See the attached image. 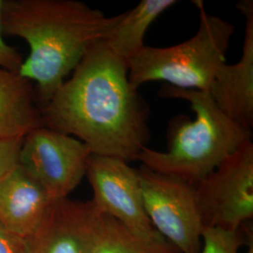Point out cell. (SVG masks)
<instances>
[{
  "instance_id": "ac0fdd59",
  "label": "cell",
  "mask_w": 253,
  "mask_h": 253,
  "mask_svg": "<svg viewBox=\"0 0 253 253\" xmlns=\"http://www.w3.org/2000/svg\"><path fill=\"white\" fill-rule=\"evenodd\" d=\"M0 253H29L27 240L10 234L0 225Z\"/></svg>"
},
{
  "instance_id": "7c38bea8",
  "label": "cell",
  "mask_w": 253,
  "mask_h": 253,
  "mask_svg": "<svg viewBox=\"0 0 253 253\" xmlns=\"http://www.w3.org/2000/svg\"><path fill=\"white\" fill-rule=\"evenodd\" d=\"M43 126L32 82L0 68V141L24 139Z\"/></svg>"
},
{
  "instance_id": "30bf717a",
  "label": "cell",
  "mask_w": 253,
  "mask_h": 253,
  "mask_svg": "<svg viewBox=\"0 0 253 253\" xmlns=\"http://www.w3.org/2000/svg\"><path fill=\"white\" fill-rule=\"evenodd\" d=\"M237 9L244 15L243 51L237 63L222 64L208 93L228 118L252 130L253 126V2L242 0Z\"/></svg>"
},
{
  "instance_id": "5b68a950",
  "label": "cell",
  "mask_w": 253,
  "mask_h": 253,
  "mask_svg": "<svg viewBox=\"0 0 253 253\" xmlns=\"http://www.w3.org/2000/svg\"><path fill=\"white\" fill-rule=\"evenodd\" d=\"M145 213L154 229L179 253H201L205 224L193 184L138 169Z\"/></svg>"
},
{
  "instance_id": "5bb4252c",
  "label": "cell",
  "mask_w": 253,
  "mask_h": 253,
  "mask_svg": "<svg viewBox=\"0 0 253 253\" xmlns=\"http://www.w3.org/2000/svg\"><path fill=\"white\" fill-rule=\"evenodd\" d=\"M92 253H179L167 241L152 243L131 233L116 219L100 216Z\"/></svg>"
},
{
  "instance_id": "9a60e30c",
  "label": "cell",
  "mask_w": 253,
  "mask_h": 253,
  "mask_svg": "<svg viewBox=\"0 0 253 253\" xmlns=\"http://www.w3.org/2000/svg\"><path fill=\"white\" fill-rule=\"evenodd\" d=\"M246 235L216 228H205L201 253H253V231L250 222L242 227Z\"/></svg>"
},
{
  "instance_id": "7a4b0ae2",
  "label": "cell",
  "mask_w": 253,
  "mask_h": 253,
  "mask_svg": "<svg viewBox=\"0 0 253 253\" xmlns=\"http://www.w3.org/2000/svg\"><path fill=\"white\" fill-rule=\"evenodd\" d=\"M120 15L106 16L77 0H4L3 34L19 37L29 46L18 73L35 83L40 108L54 97L91 47L103 41Z\"/></svg>"
},
{
  "instance_id": "4fadbf2b",
  "label": "cell",
  "mask_w": 253,
  "mask_h": 253,
  "mask_svg": "<svg viewBox=\"0 0 253 253\" xmlns=\"http://www.w3.org/2000/svg\"><path fill=\"white\" fill-rule=\"evenodd\" d=\"M176 3L175 0H142L133 9L121 13L102 42L113 54L128 62L145 48V34L154 21Z\"/></svg>"
},
{
  "instance_id": "52a82bcc",
  "label": "cell",
  "mask_w": 253,
  "mask_h": 253,
  "mask_svg": "<svg viewBox=\"0 0 253 253\" xmlns=\"http://www.w3.org/2000/svg\"><path fill=\"white\" fill-rule=\"evenodd\" d=\"M91 154L77 138L40 126L23 139L18 163L54 202L80 184Z\"/></svg>"
},
{
  "instance_id": "e0dca14e",
  "label": "cell",
  "mask_w": 253,
  "mask_h": 253,
  "mask_svg": "<svg viewBox=\"0 0 253 253\" xmlns=\"http://www.w3.org/2000/svg\"><path fill=\"white\" fill-rule=\"evenodd\" d=\"M23 139L0 141V178L18 163Z\"/></svg>"
},
{
  "instance_id": "9c48e42d",
  "label": "cell",
  "mask_w": 253,
  "mask_h": 253,
  "mask_svg": "<svg viewBox=\"0 0 253 253\" xmlns=\"http://www.w3.org/2000/svg\"><path fill=\"white\" fill-rule=\"evenodd\" d=\"M100 212L92 201H54L36 233L29 253H92Z\"/></svg>"
},
{
  "instance_id": "2e32d148",
  "label": "cell",
  "mask_w": 253,
  "mask_h": 253,
  "mask_svg": "<svg viewBox=\"0 0 253 253\" xmlns=\"http://www.w3.org/2000/svg\"><path fill=\"white\" fill-rule=\"evenodd\" d=\"M4 0H0V68L10 72L18 73L24 61L23 56L13 46L8 44L4 40L2 30V9Z\"/></svg>"
},
{
  "instance_id": "ba28073f",
  "label": "cell",
  "mask_w": 253,
  "mask_h": 253,
  "mask_svg": "<svg viewBox=\"0 0 253 253\" xmlns=\"http://www.w3.org/2000/svg\"><path fill=\"white\" fill-rule=\"evenodd\" d=\"M85 176L93 190L91 201L100 214L116 219L145 241H166L145 213L138 169L120 159L91 154Z\"/></svg>"
},
{
  "instance_id": "3957f363",
  "label": "cell",
  "mask_w": 253,
  "mask_h": 253,
  "mask_svg": "<svg viewBox=\"0 0 253 253\" xmlns=\"http://www.w3.org/2000/svg\"><path fill=\"white\" fill-rule=\"evenodd\" d=\"M160 96L190 102L195 118L179 117L170 124L168 150L145 147L137 157L154 172L172 175L191 184L206 177L246 142L252 130L237 125L218 108L208 91L163 87Z\"/></svg>"
},
{
  "instance_id": "8fae6325",
  "label": "cell",
  "mask_w": 253,
  "mask_h": 253,
  "mask_svg": "<svg viewBox=\"0 0 253 253\" xmlns=\"http://www.w3.org/2000/svg\"><path fill=\"white\" fill-rule=\"evenodd\" d=\"M53 201L17 163L0 178V225L27 240L36 233Z\"/></svg>"
},
{
  "instance_id": "6da1fadb",
  "label": "cell",
  "mask_w": 253,
  "mask_h": 253,
  "mask_svg": "<svg viewBox=\"0 0 253 253\" xmlns=\"http://www.w3.org/2000/svg\"><path fill=\"white\" fill-rule=\"evenodd\" d=\"M41 112L43 126L77 138L94 155L129 163L150 139L148 108L128 80L127 62L102 41Z\"/></svg>"
},
{
  "instance_id": "8992f818",
  "label": "cell",
  "mask_w": 253,
  "mask_h": 253,
  "mask_svg": "<svg viewBox=\"0 0 253 253\" xmlns=\"http://www.w3.org/2000/svg\"><path fill=\"white\" fill-rule=\"evenodd\" d=\"M206 228L239 232L253 217V144L236 149L194 184Z\"/></svg>"
},
{
  "instance_id": "277c9868",
  "label": "cell",
  "mask_w": 253,
  "mask_h": 253,
  "mask_svg": "<svg viewBox=\"0 0 253 253\" xmlns=\"http://www.w3.org/2000/svg\"><path fill=\"white\" fill-rule=\"evenodd\" d=\"M200 11L199 28L190 40L170 47L145 46L127 62L128 80L138 89L148 82L193 90H209L225 56L235 26L209 14L202 1H194Z\"/></svg>"
}]
</instances>
